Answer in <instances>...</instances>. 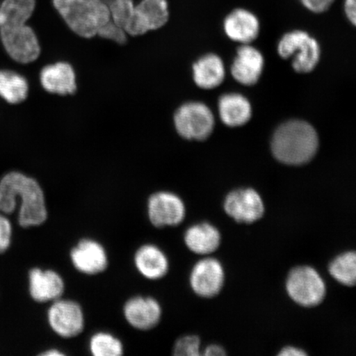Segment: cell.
<instances>
[{
    "label": "cell",
    "mask_w": 356,
    "mask_h": 356,
    "mask_svg": "<svg viewBox=\"0 0 356 356\" xmlns=\"http://www.w3.org/2000/svg\"><path fill=\"white\" fill-rule=\"evenodd\" d=\"M319 147V138L312 124L292 120L284 122L275 131L271 151L279 162L299 166L314 158Z\"/></svg>",
    "instance_id": "7a4b0ae2"
},
{
    "label": "cell",
    "mask_w": 356,
    "mask_h": 356,
    "mask_svg": "<svg viewBox=\"0 0 356 356\" xmlns=\"http://www.w3.org/2000/svg\"><path fill=\"white\" fill-rule=\"evenodd\" d=\"M200 341L197 336H185L179 338L173 347V355L176 356H198Z\"/></svg>",
    "instance_id": "4316f807"
},
{
    "label": "cell",
    "mask_w": 356,
    "mask_h": 356,
    "mask_svg": "<svg viewBox=\"0 0 356 356\" xmlns=\"http://www.w3.org/2000/svg\"><path fill=\"white\" fill-rule=\"evenodd\" d=\"M184 241L189 250L199 255H209L220 247L221 236L215 226L202 222L186 229Z\"/></svg>",
    "instance_id": "7402d4cb"
},
{
    "label": "cell",
    "mask_w": 356,
    "mask_h": 356,
    "mask_svg": "<svg viewBox=\"0 0 356 356\" xmlns=\"http://www.w3.org/2000/svg\"><path fill=\"white\" fill-rule=\"evenodd\" d=\"M40 355L43 356H62L65 355L63 353H61L60 350H58L56 349H51L48 350L47 351H44V353L40 354Z\"/></svg>",
    "instance_id": "836d02e7"
},
{
    "label": "cell",
    "mask_w": 356,
    "mask_h": 356,
    "mask_svg": "<svg viewBox=\"0 0 356 356\" xmlns=\"http://www.w3.org/2000/svg\"><path fill=\"white\" fill-rule=\"evenodd\" d=\"M123 314L132 327L149 331L158 326L162 318V308L152 297L136 296L124 305Z\"/></svg>",
    "instance_id": "5bb4252c"
},
{
    "label": "cell",
    "mask_w": 356,
    "mask_h": 356,
    "mask_svg": "<svg viewBox=\"0 0 356 356\" xmlns=\"http://www.w3.org/2000/svg\"><path fill=\"white\" fill-rule=\"evenodd\" d=\"M65 284L61 275L53 270L33 267L29 273V291L40 304L54 302L63 296Z\"/></svg>",
    "instance_id": "2e32d148"
},
{
    "label": "cell",
    "mask_w": 356,
    "mask_h": 356,
    "mask_svg": "<svg viewBox=\"0 0 356 356\" xmlns=\"http://www.w3.org/2000/svg\"><path fill=\"white\" fill-rule=\"evenodd\" d=\"M218 110L221 122L229 127H239L250 121L252 115L251 102L239 93H226L220 97Z\"/></svg>",
    "instance_id": "ffe728a7"
},
{
    "label": "cell",
    "mask_w": 356,
    "mask_h": 356,
    "mask_svg": "<svg viewBox=\"0 0 356 356\" xmlns=\"http://www.w3.org/2000/svg\"><path fill=\"white\" fill-rule=\"evenodd\" d=\"M74 268L83 274L93 275L104 273L108 266V256L102 245L95 239L83 238L70 251Z\"/></svg>",
    "instance_id": "4fadbf2b"
},
{
    "label": "cell",
    "mask_w": 356,
    "mask_h": 356,
    "mask_svg": "<svg viewBox=\"0 0 356 356\" xmlns=\"http://www.w3.org/2000/svg\"><path fill=\"white\" fill-rule=\"evenodd\" d=\"M13 227L6 213L0 211V255L8 251L13 242Z\"/></svg>",
    "instance_id": "83f0119b"
},
{
    "label": "cell",
    "mask_w": 356,
    "mask_h": 356,
    "mask_svg": "<svg viewBox=\"0 0 356 356\" xmlns=\"http://www.w3.org/2000/svg\"><path fill=\"white\" fill-rule=\"evenodd\" d=\"M225 211L236 222L252 224L264 215V200L252 188H241L231 191L224 203Z\"/></svg>",
    "instance_id": "30bf717a"
},
{
    "label": "cell",
    "mask_w": 356,
    "mask_h": 356,
    "mask_svg": "<svg viewBox=\"0 0 356 356\" xmlns=\"http://www.w3.org/2000/svg\"><path fill=\"white\" fill-rule=\"evenodd\" d=\"M265 67L261 52L250 44H241L231 65V74L238 83L254 86L261 79Z\"/></svg>",
    "instance_id": "9a60e30c"
},
{
    "label": "cell",
    "mask_w": 356,
    "mask_h": 356,
    "mask_svg": "<svg viewBox=\"0 0 356 356\" xmlns=\"http://www.w3.org/2000/svg\"><path fill=\"white\" fill-rule=\"evenodd\" d=\"M193 72L195 83L206 90L220 87L225 81L226 75L224 61L216 54L200 57L194 63Z\"/></svg>",
    "instance_id": "44dd1931"
},
{
    "label": "cell",
    "mask_w": 356,
    "mask_h": 356,
    "mask_svg": "<svg viewBox=\"0 0 356 356\" xmlns=\"http://www.w3.org/2000/svg\"><path fill=\"white\" fill-rule=\"evenodd\" d=\"M53 4L71 31L83 38H95L111 20L102 0H53Z\"/></svg>",
    "instance_id": "3957f363"
},
{
    "label": "cell",
    "mask_w": 356,
    "mask_h": 356,
    "mask_svg": "<svg viewBox=\"0 0 356 356\" xmlns=\"http://www.w3.org/2000/svg\"><path fill=\"white\" fill-rule=\"evenodd\" d=\"M97 35H99L102 38L110 40V41L118 44H124L127 42L128 35L121 26H119L115 24L114 22L110 20L102 26L99 33H97Z\"/></svg>",
    "instance_id": "f1b7e54d"
},
{
    "label": "cell",
    "mask_w": 356,
    "mask_h": 356,
    "mask_svg": "<svg viewBox=\"0 0 356 356\" xmlns=\"http://www.w3.org/2000/svg\"><path fill=\"white\" fill-rule=\"evenodd\" d=\"M47 321L51 330L65 339L79 336L86 325L83 311L79 302L62 298L52 302L47 311Z\"/></svg>",
    "instance_id": "ba28073f"
},
{
    "label": "cell",
    "mask_w": 356,
    "mask_h": 356,
    "mask_svg": "<svg viewBox=\"0 0 356 356\" xmlns=\"http://www.w3.org/2000/svg\"><path fill=\"white\" fill-rule=\"evenodd\" d=\"M169 19L167 0H141L136 6L127 34L137 37L161 29Z\"/></svg>",
    "instance_id": "8fae6325"
},
{
    "label": "cell",
    "mask_w": 356,
    "mask_h": 356,
    "mask_svg": "<svg viewBox=\"0 0 356 356\" xmlns=\"http://www.w3.org/2000/svg\"><path fill=\"white\" fill-rule=\"evenodd\" d=\"M329 273L346 286H354L356 280V255L355 252H346L337 257L330 266Z\"/></svg>",
    "instance_id": "cb8c5ba5"
},
{
    "label": "cell",
    "mask_w": 356,
    "mask_h": 356,
    "mask_svg": "<svg viewBox=\"0 0 356 356\" xmlns=\"http://www.w3.org/2000/svg\"><path fill=\"white\" fill-rule=\"evenodd\" d=\"M0 38L8 54L19 63H32L41 53L38 35L26 21L0 22Z\"/></svg>",
    "instance_id": "5b68a950"
},
{
    "label": "cell",
    "mask_w": 356,
    "mask_h": 356,
    "mask_svg": "<svg viewBox=\"0 0 356 356\" xmlns=\"http://www.w3.org/2000/svg\"><path fill=\"white\" fill-rule=\"evenodd\" d=\"M278 54L284 60L292 59L296 72L308 74L319 63L321 47L317 40L302 30H293L280 38Z\"/></svg>",
    "instance_id": "277c9868"
},
{
    "label": "cell",
    "mask_w": 356,
    "mask_h": 356,
    "mask_svg": "<svg viewBox=\"0 0 356 356\" xmlns=\"http://www.w3.org/2000/svg\"><path fill=\"white\" fill-rule=\"evenodd\" d=\"M134 264L141 275L151 280L165 277L169 270L165 253L154 244L142 245L138 248L134 256Z\"/></svg>",
    "instance_id": "d6986e66"
},
{
    "label": "cell",
    "mask_w": 356,
    "mask_h": 356,
    "mask_svg": "<svg viewBox=\"0 0 356 356\" xmlns=\"http://www.w3.org/2000/svg\"><path fill=\"white\" fill-rule=\"evenodd\" d=\"M260 21L254 13L238 8L229 13L224 20L225 33L231 41L241 44L254 42L259 35Z\"/></svg>",
    "instance_id": "e0dca14e"
},
{
    "label": "cell",
    "mask_w": 356,
    "mask_h": 356,
    "mask_svg": "<svg viewBox=\"0 0 356 356\" xmlns=\"http://www.w3.org/2000/svg\"><path fill=\"white\" fill-rule=\"evenodd\" d=\"M207 356H222L225 355L226 353L221 346L217 345L209 346L204 353Z\"/></svg>",
    "instance_id": "d6a6232c"
},
{
    "label": "cell",
    "mask_w": 356,
    "mask_h": 356,
    "mask_svg": "<svg viewBox=\"0 0 356 356\" xmlns=\"http://www.w3.org/2000/svg\"><path fill=\"white\" fill-rule=\"evenodd\" d=\"M225 283V271L215 258H204L195 264L190 275L193 291L203 298H213L221 291Z\"/></svg>",
    "instance_id": "7c38bea8"
},
{
    "label": "cell",
    "mask_w": 356,
    "mask_h": 356,
    "mask_svg": "<svg viewBox=\"0 0 356 356\" xmlns=\"http://www.w3.org/2000/svg\"><path fill=\"white\" fill-rule=\"evenodd\" d=\"M17 207L22 229L38 227L47 220L46 197L39 182L24 173L10 172L0 179V211L10 216Z\"/></svg>",
    "instance_id": "6da1fadb"
},
{
    "label": "cell",
    "mask_w": 356,
    "mask_h": 356,
    "mask_svg": "<svg viewBox=\"0 0 356 356\" xmlns=\"http://www.w3.org/2000/svg\"><path fill=\"white\" fill-rule=\"evenodd\" d=\"M335 0H300L302 6L314 13H323L329 10Z\"/></svg>",
    "instance_id": "f546056e"
},
{
    "label": "cell",
    "mask_w": 356,
    "mask_h": 356,
    "mask_svg": "<svg viewBox=\"0 0 356 356\" xmlns=\"http://www.w3.org/2000/svg\"><path fill=\"white\" fill-rule=\"evenodd\" d=\"M89 350L95 356H121L124 354V346L113 334L99 332L91 337Z\"/></svg>",
    "instance_id": "d4e9b609"
},
{
    "label": "cell",
    "mask_w": 356,
    "mask_h": 356,
    "mask_svg": "<svg viewBox=\"0 0 356 356\" xmlns=\"http://www.w3.org/2000/svg\"><path fill=\"white\" fill-rule=\"evenodd\" d=\"M286 291L296 304L312 308L321 304L326 296L327 289L317 270L309 266H301L289 273Z\"/></svg>",
    "instance_id": "52a82bcc"
},
{
    "label": "cell",
    "mask_w": 356,
    "mask_h": 356,
    "mask_svg": "<svg viewBox=\"0 0 356 356\" xmlns=\"http://www.w3.org/2000/svg\"><path fill=\"white\" fill-rule=\"evenodd\" d=\"M40 82L44 90L53 95H72L77 90L74 70L64 61L44 66L40 74Z\"/></svg>",
    "instance_id": "ac0fdd59"
},
{
    "label": "cell",
    "mask_w": 356,
    "mask_h": 356,
    "mask_svg": "<svg viewBox=\"0 0 356 356\" xmlns=\"http://www.w3.org/2000/svg\"><path fill=\"white\" fill-rule=\"evenodd\" d=\"M29 95V83L21 74L10 70H0V96L11 104H19Z\"/></svg>",
    "instance_id": "603a6c76"
},
{
    "label": "cell",
    "mask_w": 356,
    "mask_h": 356,
    "mask_svg": "<svg viewBox=\"0 0 356 356\" xmlns=\"http://www.w3.org/2000/svg\"><path fill=\"white\" fill-rule=\"evenodd\" d=\"M215 119L207 104L189 102L178 108L173 122L181 137L189 140L202 141L211 136L216 126Z\"/></svg>",
    "instance_id": "8992f818"
},
{
    "label": "cell",
    "mask_w": 356,
    "mask_h": 356,
    "mask_svg": "<svg viewBox=\"0 0 356 356\" xmlns=\"http://www.w3.org/2000/svg\"><path fill=\"white\" fill-rule=\"evenodd\" d=\"M147 213L151 225L156 228L177 226L186 217V207L177 195L170 191H157L147 202Z\"/></svg>",
    "instance_id": "9c48e42d"
},
{
    "label": "cell",
    "mask_w": 356,
    "mask_h": 356,
    "mask_svg": "<svg viewBox=\"0 0 356 356\" xmlns=\"http://www.w3.org/2000/svg\"><path fill=\"white\" fill-rule=\"evenodd\" d=\"M108 7L111 20L126 32L135 12L134 0H111Z\"/></svg>",
    "instance_id": "484cf974"
},
{
    "label": "cell",
    "mask_w": 356,
    "mask_h": 356,
    "mask_svg": "<svg viewBox=\"0 0 356 356\" xmlns=\"http://www.w3.org/2000/svg\"><path fill=\"white\" fill-rule=\"evenodd\" d=\"M344 12L347 19H348L353 26L356 24V0H345Z\"/></svg>",
    "instance_id": "4dcf8cb0"
},
{
    "label": "cell",
    "mask_w": 356,
    "mask_h": 356,
    "mask_svg": "<svg viewBox=\"0 0 356 356\" xmlns=\"http://www.w3.org/2000/svg\"><path fill=\"white\" fill-rule=\"evenodd\" d=\"M280 356H306L307 353L305 350H302L296 347L287 346L284 347L280 353L278 354Z\"/></svg>",
    "instance_id": "1f68e13d"
}]
</instances>
